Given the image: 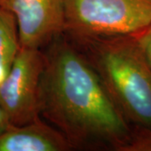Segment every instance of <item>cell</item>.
<instances>
[{
	"label": "cell",
	"mask_w": 151,
	"mask_h": 151,
	"mask_svg": "<svg viewBox=\"0 0 151 151\" xmlns=\"http://www.w3.org/2000/svg\"><path fill=\"white\" fill-rule=\"evenodd\" d=\"M46 47L40 118L59 130L73 150H123L133 127L86 56L65 33Z\"/></svg>",
	"instance_id": "cell-1"
},
{
	"label": "cell",
	"mask_w": 151,
	"mask_h": 151,
	"mask_svg": "<svg viewBox=\"0 0 151 151\" xmlns=\"http://www.w3.org/2000/svg\"><path fill=\"white\" fill-rule=\"evenodd\" d=\"M71 40L128 123L151 129V66L137 35Z\"/></svg>",
	"instance_id": "cell-2"
},
{
	"label": "cell",
	"mask_w": 151,
	"mask_h": 151,
	"mask_svg": "<svg viewBox=\"0 0 151 151\" xmlns=\"http://www.w3.org/2000/svg\"><path fill=\"white\" fill-rule=\"evenodd\" d=\"M151 25V0H65L71 40L139 35Z\"/></svg>",
	"instance_id": "cell-3"
},
{
	"label": "cell",
	"mask_w": 151,
	"mask_h": 151,
	"mask_svg": "<svg viewBox=\"0 0 151 151\" xmlns=\"http://www.w3.org/2000/svg\"><path fill=\"white\" fill-rule=\"evenodd\" d=\"M45 65L41 50L20 48L4 80L0 83V107L11 126H21L36 120L39 88Z\"/></svg>",
	"instance_id": "cell-4"
},
{
	"label": "cell",
	"mask_w": 151,
	"mask_h": 151,
	"mask_svg": "<svg viewBox=\"0 0 151 151\" xmlns=\"http://www.w3.org/2000/svg\"><path fill=\"white\" fill-rule=\"evenodd\" d=\"M15 17L20 48L41 50L65 31V0H0Z\"/></svg>",
	"instance_id": "cell-5"
},
{
	"label": "cell",
	"mask_w": 151,
	"mask_h": 151,
	"mask_svg": "<svg viewBox=\"0 0 151 151\" xmlns=\"http://www.w3.org/2000/svg\"><path fill=\"white\" fill-rule=\"evenodd\" d=\"M65 136L39 118L21 126H11L0 134V151H70Z\"/></svg>",
	"instance_id": "cell-6"
},
{
	"label": "cell",
	"mask_w": 151,
	"mask_h": 151,
	"mask_svg": "<svg viewBox=\"0 0 151 151\" xmlns=\"http://www.w3.org/2000/svg\"><path fill=\"white\" fill-rule=\"evenodd\" d=\"M20 50L15 17L0 8V83L4 80Z\"/></svg>",
	"instance_id": "cell-7"
},
{
	"label": "cell",
	"mask_w": 151,
	"mask_h": 151,
	"mask_svg": "<svg viewBox=\"0 0 151 151\" xmlns=\"http://www.w3.org/2000/svg\"><path fill=\"white\" fill-rule=\"evenodd\" d=\"M122 151H151V129L133 127L128 144Z\"/></svg>",
	"instance_id": "cell-8"
},
{
	"label": "cell",
	"mask_w": 151,
	"mask_h": 151,
	"mask_svg": "<svg viewBox=\"0 0 151 151\" xmlns=\"http://www.w3.org/2000/svg\"><path fill=\"white\" fill-rule=\"evenodd\" d=\"M137 37L146 59L151 66V25L145 31L137 35Z\"/></svg>",
	"instance_id": "cell-9"
},
{
	"label": "cell",
	"mask_w": 151,
	"mask_h": 151,
	"mask_svg": "<svg viewBox=\"0 0 151 151\" xmlns=\"http://www.w3.org/2000/svg\"><path fill=\"white\" fill-rule=\"evenodd\" d=\"M11 127V124L6 116L5 113L0 107V134Z\"/></svg>",
	"instance_id": "cell-10"
}]
</instances>
